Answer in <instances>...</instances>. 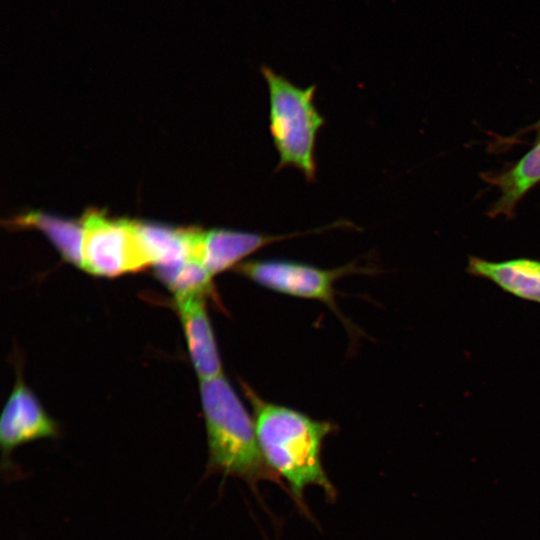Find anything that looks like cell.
<instances>
[{"mask_svg":"<svg viewBox=\"0 0 540 540\" xmlns=\"http://www.w3.org/2000/svg\"><path fill=\"white\" fill-rule=\"evenodd\" d=\"M254 412L259 446L267 465L302 500L306 487H321L331 498L335 489L321 461L324 438L333 426L291 408L263 401L246 389Z\"/></svg>","mask_w":540,"mask_h":540,"instance_id":"1","label":"cell"},{"mask_svg":"<svg viewBox=\"0 0 540 540\" xmlns=\"http://www.w3.org/2000/svg\"><path fill=\"white\" fill-rule=\"evenodd\" d=\"M201 403L205 417L210 473H222L250 483L263 479L278 482L267 465L257 438L254 419L247 413L227 379L201 380Z\"/></svg>","mask_w":540,"mask_h":540,"instance_id":"2","label":"cell"},{"mask_svg":"<svg viewBox=\"0 0 540 540\" xmlns=\"http://www.w3.org/2000/svg\"><path fill=\"white\" fill-rule=\"evenodd\" d=\"M260 72L269 94V132L279 156L276 171L298 169L308 182L316 178V140L325 124L315 105V84L300 88L267 65Z\"/></svg>","mask_w":540,"mask_h":540,"instance_id":"3","label":"cell"},{"mask_svg":"<svg viewBox=\"0 0 540 540\" xmlns=\"http://www.w3.org/2000/svg\"><path fill=\"white\" fill-rule=\"evenodd\" d=\"M83 267L99 276H117L152 264L138 223L88 212L83 221Z\"/></svg>","mask_w":540,"mask_h":540,"instance_id":"4","label":"cell"},{"mask_svg":"<svg viewBox=\"0 0 540 540\" xmlns=\"http://www.w3.org/2000/svg\"><path fill=\"white\" fill-rule=\"evenodd\" d=\"M236 270L271 290L319 300L333 308L335 281L357 268L350 264L327 270L288 260H253L238 264Z\"/></svg>","mask_w":540,"mask_h":540,"instance_id":"5","label":"cell"},{"mask_svg":"<svg viewBox=\"0 0 540 540\" xmlns=\"http://www.w3.org/2000/svg\"><path fill=\"white\" fill-rule=\"evenodd\" d=\"M57 435L55 422L32 391L22 382L12 390L0 418V443L4 456L21 444Z\"/></svg>","mask_w":540,"mask_h":540,"instance_id":"6","label":"cell"},{"mask_svg":"<svg viewBox=\"0 0 540 540\" xmlns=\"http://www.w3.org/2000/svg\"><path fill=\"white\" fill-rule=\"evenodd\" d=\"M334 227L335 225L331 224L316 230L285 235H271L230 229L203 231L200 258L205 268L213 276L235 265L237 266L247 256L274 242L297 235L322 232Z\"/></svg>","mask_w":540,"mask_h":540,"instance_id":"7","label":"cell"},{"mask_svg":"<svg viewBox=\"0 0 540 540\" xmlns=\"http://www.w3.org/2000/svg\"><path fill=\"white\" fill-rule=\"evenodd\" d=\"M204 294L176 295L188 350L200 380L222 375L221 361L206 311Z\"/></svg>","mask_w":540,"mask_h":540,"instance_id":"8","label":"cell"},{"mask_svg":"<svg viewBox=\"0 0 540 540\" xmlns=\"http://www.w3.org/2000/svg\"><path fill=\"white\" fill-rule=\"evenodd\" d=\"M467 272L493 282L504 292L540 304V261L528 258L492 262L469 257Z\"/></svg>","mask_w":540,"mask_h":540,"instance_id":"9","label":"cell"},{"mask_svg":"<svg viewBox=\"0 0 540 540\" xmlns=\"http://www.w3.org/2000/svg\"><path fill=\"white\" fill-rule=\"evenodd\" d=\"M489 182L501 192L492 214L510 215L524 194L540 182V142L510 170L489 178Z\"/></svg>","mask_w":540,"mask_h":540,"instance_id":"10","label":"cell"},{"mask_svg":"<svg viewBox=\"0 0 540 540\" xmlns=\"http://www.w3.org/2000/svg\"><path fill=\"white\" fill-rule=\"evenodd\" d=\"M20 226L36 227L43 231L63 257L76 266L83 267L82 247L84 229L82 223L63 220L43 213H29L19 217Z\"/></svg>","mask_w":540,"mask_h":540,"instance_id":"11","label":"cell"}]
</instances>
